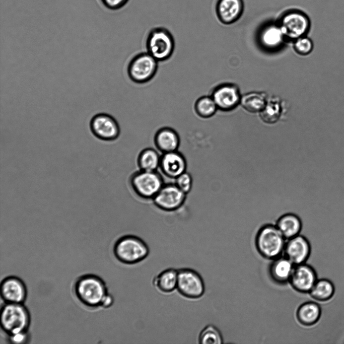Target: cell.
<instances>
[{"mask_svg":"<svg viewBox=\"0 0 344 344\" xmlns=\"http://www.w3.org/2000/svg\"><path fill=\"white\" fill-rule=\"evenodd\" d=\"M194 109L199 117L209 118L215 114L218 107L211 96H203L196 100Z\"/></svg>","mask_w":344,"mask_h":344,"instance_id":"83f0119b","label":"cell"},{"mask_svg":"<svg viewBox=\"0 0 344 344\" xmlns=\"http://www.w3.org/2000/svg\"><path fill=\"white\" fill-rule=\"evenodd\" d=\"M186 195L174 183H164L152 201L159 210L171 212L183 205Z\"/></svg>","mask_w":344,"mask_h":344,"instance_id":"30bf717a","label":"cell"},{"mask_svg":"<svg viewBox=\"0 0 344 344\" xmlns=\"http://www.w3.org/2000/svg\"><path fill=\"white\" fill-rule=\"evenodd\" d=\"M178 269L168 268L163 270L152 280V285L159 292L169 295L177 290Z\"/></svg>","mask_w":344,"mask_h":344,"instance_id":"44dd1931","label":"cell"},{"mask_svg":"<svg viewBox=\"0 0 344 344\" xmlns=\"http://www.w3.org/2000/svg\"><path fill=\"white\" fill-rule=\"evenodd\" d=\"M154 143L158 151L163 154L177 151L180 146V139L174 129L165 126L156 131Z\"/></svg>","mask_w":344,"mask_h":344,"instance_id":"d6986e66","label":"cell"},{"mask_svg":"<svg viewBox=\"0 0 344 344\" xmlns=\"http://www.w3.org/2000/svg\"><path fill=\"white\" fill-rule=\"evenodd\" d=\"M113 254L118 261L126 265H134L146 259L150 248L141 238L134 235H125L114 243Z\"/></svg>","mask_w":344,"mask_h":344,"instance_id":"6da1fadb","label":"cell"},{"mask_svg":"<svg viewBox=\"0 0 344 344\" xmlns=\"http://www.w3.org/2000/svg\"><path fill=\"white\" fill-rule=\"evenodd\" d=\"M114 302L113 296L108 294L103 299L101 306L104 308H109L112 305Z\"/></svg>","mask_w":344,"mask_h":344,"instance_id":"836d02e7","label":"cell"},{"mask_svg":"<svg viewBox=\"0 0 344 344\" xmlns=\"http://www.w3.org/2000/svg\"><path fill=\"white\" fill-rule=\"evenodd\" d=\"M187 166L185 157L178 150L161 154L159 169L168 178L175 179L186 171Z\"/></svg>","mask_w":344,"mask_h":344,"instance_id":"9a60e30c","label":"cell"},{"mask_svg":"<svg viewBox=\"0 0 344 344\" xmlns=\"http://www.w3.org/2000/svg\"><path fill=\"white\" fill-rule=\"evenodd\" d=\"M276 226L287 240L299 235L302 229V222L295 214L288 213L278 220Z\"/></svg>","mask_w":344,"mask_h":344,"instance_id":"603a6c76","label":"cell"},{"mask_svg":"<svg viewBox=\"0 0 344 344\" xmlns=\"http://www.w3.org/2000/svg\"><path fill=\"white\" fill-rule=\"evenodd\" d=\"M218 109L229 111L240 103L241 96L238 87L234 84H225L216 87L211 96Z\"/></svg>","mask_w":344,"mask_h":344,"instance_id":"4fadbf2b","label":"cell"},{"mask_svg":"<svg viewBox=\"0 0 344 344\" xmlns=\"http://www.w3.org/2000/svg\"><path fill=\"white\" fill-rule=\"evenodd\" d=\"M29 312L23 304L6 303L1 310V325L8 335L27 332L30 325Z\"/></svg>","mask_w":344,"mask_h":344,"instance_id":"8992f818","label":"cell"},{"mask_svg":"<svg viewBox=\"0 0 344 344\" xmlns=\"http://www.w3.org/2000/svg\"><path fill=\"white\" fill-rule=\"evenodd\" d=\"M285 39L284 34L277 21L264 25L259 34L260 43L268 49L279 48Z\"/></svg>","mask_w":344,"mask_h":344,"instance_id":"ffe728a7","label":"cell"},{"mask_svg":"<svg viewBox=\"0 0 344 344\" xmlns=\"http://www.w3.org/2000/svg\"><path fill=\"white\" fill-rule=\"evenodd\" d=\"M158 69V61L148 52H140L130 60L127 73L130 80L137 84L151 81Z\"/></svg>","mask_w":344,"mask_h":344,"instance_id":"ba28073f","label":"cell"},{"mask_svg":"<svg viewBox=\"0 0 344 344\" xmlns=\"http://www.w3.org/2000/svg\"><path fill=\"white\" fill-rule=\"evenodd\" d=\"M295 265L284 255L272 260L268 267L270 279L276 284L284 285L289 282Z\"/></svg>","mask_w":344,"mask_h":344,"instance_id":"ac0fdd59","label":"cell"},{"mask_svg":"<svg viewBox=\"0 0 344 344\" xmlns=\"http://www.w3.org/2000/svg\"><path fill=\"white\" fill-rule=\"evenodd\" d=\"M282 112L281 102L277 97L268 98L263 109L259 112L261 119L267 124H273L280 119Z\"/></svg>","mask_w":344,"mask_h":344,"instance_id":"4316f807","label":"cell"},{"mask_svg":"<svg viewBox=\"0 0 344 344\" xmlns=\"http://www.w3.org/2000/svg\"><path fill=\"white\" fill-rule=\"evenodd\" d=\"M268 98L265 93L251 92L241 96L240 103L248 112L259 113L265 106Z\"/></svg>","mask_w":344,"mask_h":344,"instance_id":"d4e9b609","label":"cell"},{"mask_svg":"<svg viewBox=\"0 0 344 344\" xmlns=\"http://www.w3.org/2000/svg\"><path fill=\"white\" fill-rule=\"evenodd\" d=\"M314 268L306 263L295 265L289 280L292 288L301 293H309L317 280Z\"/></svg>","mask_w":344,"mask_h":344,"instance_id":"7c38bea8","label":"cell"},{"mask_svg":"<svg viewBox=\"0 0 344 344\" xmlns=\"http://www.w3.org/2000/svg\"><path fill=\"white\" fill-rule=\"evenodd\" d=\"M294 49L299 54L307 55L311 52L313 48L312 41L306 36L295 40Z\"/></svg>","mask_w":344,"mask_h":344,"instance_id":"f546056e","label":"cell"},{"mask_svg":"<svg viewBox=\"0 0 344 344\" xmlns=\"http://www.w3.org/2000/svg\"><path fill=\"white\" fill-rule=\"evenodd\" d=\"M277 22L285 38L296 40L306 36L311 27V21L305 12L298 9H290L280 16Z\"/></svg>","mask_w":344,"mask_h":344,"instance_id":"52a82bcc","label":"cell"},{"mask_svg":"<svg viewBox=\"0 0 344 344\" xmlns=\"http://www.w3.org/2000/svg\"><path fill=\"white\" fill-rule=\"evenodd\" d=\"M205 284L201 275L190 268L178 269L177 291L186 299L197 300L205 293Z\"/></svg>","mask_w":344,"mask_h":344,"instance_id":"9c48e42d","label":"cell"},{"mask_svg":"<svg viewBox=\"0 0 344 344\" xmlns=\"http://www.w3.org/2000/svg\"><path fill=\"white\" fill-rule=\"evenodd\" d=\"M244 7L243 0H218L216 13L222 23L229 25L240 19L243 14Z\"/></svg>","mask_w":344,"mask_h":344,"instance_id":"e0dca14e","label":"cell"},{"mask_svg":"<svg viewBox=\"0 0 344 344\" xmlns=\"http://www.w3.org/2000/svg\"><path fill=\"white\" fill-rule=\"evenodd\" d=\"M75 291L81 302L89 307L101 306L103 299L108 294L104 282L92 275L85 276L78 280Z\"/></svg>","mask_w":344,"mask_h":344,"instance_id":"5b68a950","label":"cell"},{"mask_svg":"<svg viewBox=\"0 0 344 344\" xmlns=\"http://www.w3.org/2000/svg\"><path fill=\"white\" fill-rule=\"evenodd\" d=\"M161 155L152 148H146L139 154L136 163L139 170L156 171L159 169Z\"/></svg>","mask_w":344,"mask_h":344,"instance_id":"cb8c5ba5","label":"cell"},{"mask_svg":"<svg viewBox=\"0 0 344 344\" xmlns=\"http://www.w3.org/2000/svg\"><path fill=\"white\" fill-rule=\"evenodd\" d=\"M286 240L276 225L267 224L257 232L255 246L262 257L271 260L284 253Z\"/></svg>","mask_w":344,"mask_h":344,"instance_id":"7a4b0ae2","label":"cell"},{"mask_svg":"<svg viewBox=\"0 0 344 344\" xmlns=\"http://www.w3.org/2000/svg\"><path fill=\"white\" fill-rule=\"evenodd\" d=\"M128 183L138 198L152 200L165 183L162 175L157 171L139 170L129 176Z\"/></svg>","mask_w":344,"mask_h":344,"instance_id":"3957f363","label":"cell"},{"mask_svg":"<svg viewBox=\"0 0 344 344\" xmlns=\"http://www.w3.org/2000/svg\"><path fill=\"white\" fill-rule=\"evenodd\" d=\"M200 344H221L223 338L220 330L213 324H208L200 331L197 338Z\"/></svg>","mask_w":344,"mask_h":344,"instance_id":"f1b7e54d","label":"cell"},{"mask_svg":"<svg viewBox=\"0 0 344 344\" xmlns=\"http://www.w3.org/2000/svg\"><path fill=\"white\" fill-rule=\"evenodd\" d=\"M175 40L166 28L159 27L152 29L146 39L147 52L158 62L165 61L172 56L175 49Z\"/></svg>","mask_w":344,"mask_h":344,"instance_id":"277c9868","label":"cell"},{"mask_svg":"<svg viewBox=\"0 0 344 344\" xmlns=\"http://www.w3.org/2000/svg\"><path fill=\"white\" fill-rule=\"evenodd\" d=\"M89 125L92 134L103 141H115L120 133L118 122L109 114L100 113L95 114L92 117Z\"/></svg>","mask_w":344,"mask_h":344,"instance_id":"8fae6325","label":"cell"},{"mask_svg":"<svg viewBox=\"0 0 344 344\" xmlns=\"http://www.w3.org/2000/svg\"><path fill=\"white\" fill-rule=\"evenodd\" d=\"M1 295L6 303L23 304L26 298L27 290L19 278L9 277L1 283Z\"/></svg>","mask_w":344,"mask_h":344,"instance_id":"2e32d148","label":"cell"},{"mask_svg":"<svg viewBox=\"0 0 344 344\" xmlns=\"http://www.w3.org/2000/svg\"><path fill=\"white\" fill-rule=\"evenodd\" d=\"M129 0H102L104 5L112 10L119 9L124 7Z\"/></svg>","mask_w":344,"mask_h":344,"instance_id":"d6a6232c","label":"cell"},{"mask_svg":"<svg viewBox=\"0 0 344 344\" xmlns=\"http://www.w3.org/2000/svg\"><path fill=\"white\" fill-rule=\"evenodd\" d=\"M311 251V247L308 240L299 234L287 240L283 254L295 265L306 263Z\"/></svg>","mask_w":344,"mask_h":344,"instance_id":"5bb4252c","label":"cell"},{"mask_svg":"<svg viewBox=\"0 0 344 344\" xmlns=\"http://www.w3.org/2000/svg\"><path fill=\"white\" fill-rule=\"evenodd\" d=\"M334 292V286L331 281L321 279L317 280L309 294L315 300L325 302L333 297Z\"/></svg>","mask_w":344,"mask_h":344,"instance_id":"484cf974","label":"cell"},{"mask_svg":"<svg viewBox=\"0 0 344 344\" xmlns=\"http://www.w3.org/2000/svg\"><path fill=\"white\" fill-rule=\"evenodd\" d=\"M174 183L184 193L187 194L192 189L193 179L191 174L185 171L174 179Z\"/></svg>","mask_w":344,"mask_h":344,"instance_id":"4dcf8cb0","label":"cell"},{"mask_svg":"<svg viewBox=\"0 0 344 344\" xmlns=\"http://www.w3.org/2000/svg\"><path fill=\"white\" fill-rule=\"evenodd\" d=\"M29 336L28 331L19 332L9 335V340L11 343L21 344L27 343Z\"/></svg>","mask_w":344,"mask_h":344,"instance_id":"1f68e13d","label":"cell"},{"mask_svg":"<svg viewBox=\"0 0 344 344\" xmlns=\"http://www.w3.org/2000/svg\"><path fill=\"white\" fill-rule=\"evenodd\" d=\"M321 314V309L319 305L314 301H308L298 307L296 317L300 324L311 326L319 321Z\"/></svg>","mask_w":344,"mask_h":344,"instance_id":"7402d4cb","label":"cell"}]
</instances>
